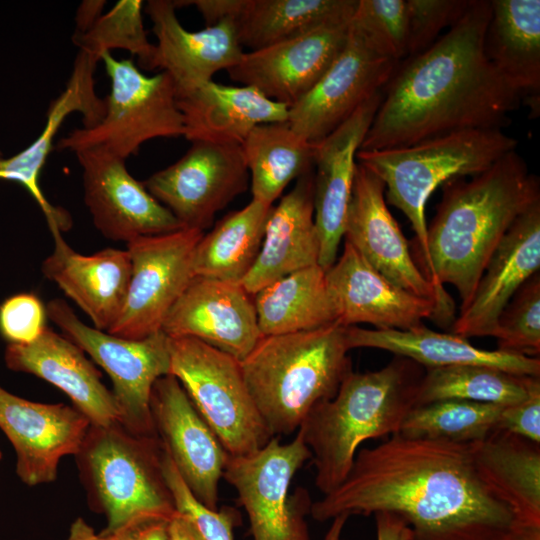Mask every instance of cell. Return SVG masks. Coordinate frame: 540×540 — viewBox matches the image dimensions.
Listing matches in <instances>:
<instances>
[{"label":"cell","instance_id":"1","mask_svg":"<svg viewBox=\"0 0 540 540\" xmlns=\"http://www.w3.org/2000/svg\"><path fill=\"white\" fill-rule=\"evenodd\" d=\"M379 512L400 517L414 540H502L515 523L478 476L471 443L400 433L360 449L345 480L310 508L319 522Z\"/></svg>","mask_w":540,"mask_h":540},{"label":"cell","instance_id":"2","mask_svg":"<svg viewBox=\"0 0 540 540\" xmlns=\"http://www.w3.org/2000/svg\"><path fill=\"white\" fill-rule=\"evenodd\" d=\"M490 14V0H471L440 39L398 63L359 150L402 148L509 125L523 97L484 53Z\"/></svg>","mask_w":540,"mask_h":540},{"label":"cell","instance_id":"3","mask_svg":"<svg viewBox=\"0 0 540 540\" xmlns=\"http://www.w3.org/2000/svg\"><path fill=\"white\" fill-rule=\"evenodd\" d=\"M442 185L443 195L427 226L428 280L442 294L451 284L470 303L493 252L514 221L540 201L539 178L510 151L470 180Z\"/></svg>","mask_w":540,"mask_h":540},{"label":"cell","instance_id":"4","mask_svg":"<svg viewBox=\"0 0 540 540\" xmlns=\"http://www.w3.org/2000/svg\"><path fill=\"white\" fill-rule=\"evenodd\" d=\"M421 367L395 356L379 370L351 371L331 399L308 413L296 432L311 452L315 486L323 495L345 480L364 441L400 432L416 406Z\"/></svg>","mask_w":540,"mask_h":540},{"label":"cell","instance_id":"5","mask_svg":"<svg viewBox=\"0 0 540 540\" xmlns=\"http://www.w3.org/2000/svg\"><path fill=\"white\" fill-rule=\"evenodd\" d=\"M346 327L263 336L240 361L251 398L274 437L296 432L308 413L331 399L352 371Z\"/></svg>","mask_w":540,"mask_h":540},{"label":"cell","instance_id":"6","mask_svg":"<svg viewBox=\"0 0 540 540\" xmlns=\"http://www.w3.org/2000/svg\"><path fill=\"white\" fill-rule=\"evenodd\" d=\"M164 448L157 436H139L120 423L90 425L74 456L91 507L107 520L104 535L176 513L162 470Z\"/></svg>","mask_w":540,"mask_h":540},{"label":"cell","instance_id":"7","mask_svg":"<svg viewBox=\"0 0 540 540\" xmlns=\"http://www.w3.org/2000/svg\"><path fill=\"white\" fill-rule=\"evenodd\" d=\"M517 139L502 129L454 132L393 149L359 150L357 163L375 174L387 201L401 210L415 232L420 270L428 279L429 254L425 207L434 190L457 178L475 176L516 149Z\"/></svg>","mask_w":540,"mask_h":540},{"label":"cell","instance_id":"8","mask_svg":"<svg viewBox=\"0 0 540 540\" xmlns=\"http://www.w3.org/2000/svg\"><path fill=\"white\" fill-rule=\"evenodd\" d=\"M101 60L111 83L105 115L96 125L61 138L58 150L102 147L126 160L149 140L184 135L176 88L166 72L148 76L133 60L116 59L110 52Z\"/></svg>","mask_w":540,"mask_h":540},{"label":"cell","instance_id":"9","mask_svg":"<svg viewBox=\"0 0 540 540\" xmlns=\"http://www.w3.org/2000/svg\"><path fill=\"white\" fill-rule=\"evenodd\" d=\"M171 371L230 457L253 454L274 437L246 386L240 361L200 340L169 338Z\"/></svg>","mask_w":540,"mask_h":540},{"label":"cell","instance_id":"10","mask_svg":"<svg viewBox=\"0 0 540 540\" xmlns=\"http://www.w3.org/2000/svg\"><path fill=\"white\" fill-rule=\"evenodd\" d=\"M47 317L110 377L120 424L139 436H157L150 408L155 382L170 374L169 337L162 331L126 339L84 324L61 299L46 306Z\"/></svg>","mask_w":540,"mask_h":540},{"label":"cell","instance_id":"11","mask_svg":"<svg viewBox=\"0 0 540 540\" xmlns=\"http://www.w3.org/2000/svg\"><path fill=\"white\" fill-rule=\"evenodd\" d=\"M309 459L311 452L297 432L288 443L273 437L253 454L229 456L223 478L246 511L253 540H312L306 522L310 495L304 488L289 493L293 477Z\"/></svg>","mask_w":540,"mask_h":540},{"label":"cell","instance_id":"12","mask_svg":"<svg viewBox=\"0 0 540 540\" xmlns=\"http://www.w3.org/2000/svg\"><path fill=\"white\" fill-rule=\"evenodd\" d=\"M202 235V231L181 228L126 243L130 280L121 313L108 333L137 340L161 330L194 277L193 254Z\"/></svg>","mask_w":540,"mask_h":540},{"label":"cell","instance_id":"13","mask_svg":"<svg viewBox=\"0 0 540 540\" xmlns=\"http://www.w3.org/2000/svg\"><path fill=\"white\" fill-rule=\"evenodd\" d=\"M249 181L240 144L193 141L179 160L143 184L183 228L203 232L220 210L247 190Z\"/></svg>","mask_w":540,"mask_h":540},{"label":"cell","instance_id":"14","mask_svg":"<svg viewBox=\"0 0 540 540\" xmlns=\"http://www.w3.org/2000/svg\"><path fill=\"white\" fill-rule=\"evenodd\" d=\"M384 183L357 163L347 210L344 236L380 274L399 288L439 306L440 323L454 319V305L425 277L409 249V243L390 213Z\"/></svg>","mask_w":540,"mask_h":540},{"label":"cell","instance_id":"15","mask_svg":"<svg viewBox=\"0 0 540 540\" xmlns=\"http://www.w3.org/2000/svg\"><path fill=\"white\" fill-rule=\"evenodd\" d=\"M398 63L377 53L350 22L344 48L313 88L289 107L287 122L310 143L320 142L384 87Z\"/></svg>","mask_w":540,"mask_h":540},{"label":"cell","instance_id":"16","mask_svg":"<svg viewBox=\"0 0 540 540\" xmlns=\"http://www.w3.org/2000/svg\"><path fill=\"white\" fill-rule=\"evenodd\" d=\"M82 168L84 202L107 239L130 242L183 228L173 214L135 179L126 160L102 147L74 152Z\"/></svg>","mask_w":540,"mask_h":540},{"label":"cell","instance_id":"17","mask_svg":"<svg viewBox=\"0 0 540 540\" xmlns=\"http://www.w3.org/2000/svg\"><path fill=\"white\" fill-rule=\"evenodd\" d=\"M155 432L194 497L218 509L219 481L229 455L178 379L159 378L151 392Z\"/></svg>","mask_w":540,"mask_h":540},{"label":"cell","instance_id":"18","mask_svg":"<svg viewBox=\"0 0 540 540\" xmlns=\"http://www.w3.org/2000/svg\"><path fill=\"white\" fill-rule=\"evenodd\" d=\"M91 423L76 407L39 403L0 386V429L16 453V474L33 487L56 480L61 459L75 456Z\"/></svg>","mask_w":540,"mask_h":540},{"label":"cell","instance_id":"19","mask_svg":"<svg viewBox=\"0 0 540 540\" xmlns=\"http://www.w3.org/2000/svg\"><path fill=\"white\" fill-rule=\"evenodd\" d=\"M169 338L189 337L242 361L263 337L253 295L240 283L194 276L164 319Z\"/></svg>","mask_w":540,"mask_h":540},{"label":"cell","instance_id":"20","mask_svg":"<svg viewBox=\"0 0 540 540\" xmlns=\"http://www.w3.org/2000/svg\"><path fill=\"white\" fill-rule=\"evenodd\" d=\"M350 22L323 26L244 52L240 61L227 70L229 77L291 107L313 88L338 57L347 41Z\"/></svg>","mask_w":540,"mask_h":540},{"label":"cell","instance_id":"21","mask_svg":"<svg viewBox=\"0 0 540 540\" xmlns=\"http://www.w3.org/2000/svg\"><path fill=\"white\" fill-rule=\"evenodd\" d=\"M325 278L337 322L344 327L369 323L376 329L409 330L423 325L424 319L440 322L435 301L394 285L347 242Z\"/></svg>","mask_w":540,"mask_h":540},{"label":"cell","instance_id":"22","mask_svg":"<svg viewBox=\"0 0 540 540\" xmlns=\"http://www.w3.org/2000/svg\"><path fill=\"white\" fill-rule=\"evenodd\" d=\"M382 97L381 89L332 133L314 144V222L320 243L318 264L325 271L337 259L352 193L356 154Z\"/></svg>","mask_w":540,"mask_h":540},{"label":"cell","instance_id":"23","mask_svg":"<svg viewBox=\"0 0 540 540\" xmlns=\"http://www.w3.org/2000/svg\"><path fill=\"white\" fill-rule=\"evenodd\" d=\"M170 0H150L145 12L157 39L146 69H160L173 80L176 96L212 80L220 70H229L241 59V46L234 20L225 18L199 31H188Z\"/></svg>","mask_w":540,"mask_h":540},{"label":"cell","instance_id":"24","mask_svg":"<svg viewBox=\"0 0 540 540\" xmlns=\"http://www.w3.org/2000/svg\"><path fill=\"white\" fill-rule=\"evenodd\" d=\"M540 268V201L522 213L490 257L468 306L453 322L463 338L494 336L515 293Z\"/></svg>","mask_w":540,"mask_h":540},{"label":"cell","instance_id":"25","mask_svg":"<svg viewBox=\"0 0 540 540\" xmlns=\"http://www.w3.org/2000/svg\"><path fill=\"white\" fill-rule=\"evenodd\" d=\"M99 60L79 50L64 90L48 108L42 132L17 154L7 158L0 156V180L17 182L30 193L42 210L51 233L68 230L72 221L65 210L46 199L39 176L53 149L54 138L68 115L81 113L84 128L96 125L105 115V99L99 98L95 91L94 72Z\"/></svg>","mask_w":540,"mask_h":540},{"label":"cell","instance_id":"26","mask_svg":"<svg viewBox=\"0 0 540 540\" xmlns=\"http://www.w3.org/2000/svg\"><path fill=\"white\" fill-rule=\"evenodd\" d=\"M4 361L10 370L37 376L64 392L91 425L120 423L112 391L85 353L64 335L47 327L30 344H8Z\"/></svg>","mask_w":540,"mask_h":540},{"label":"cell","instance_id":"27","mask_svg":"<svg viewBox=\"0 0 540 540\" xmlns=\"http://www.w3.org/2000/svg\"><path fill=\"white\" fill-rule=\"evenodd\" d=\"M52 235L54 249L42 262L43 275L77 304L94 328L107 332L126 298L131 274L128 251L105 248L83 255L66 243L62 233Z\"/></svg>","mask_w":540,"mask_h":540},{"label":"cell","instance_id":"28","mask_svg":"<svg viewBox=\"0 0 540 540\" xmlns=\"http://www.w3.org/2000/svg\"><path fill=\"white\" fill-rule=\"evenodd\" d=\"M313 170L299 177L293 189L272 206L258 257L241 281L251 295L286 275L319 265Z\"/></svg>","mask_w":540,"mask_h":540},{"label":"cell","instance_id":"29","mask_svg":"<svg viewBox=\"0 0 540 540\" xmlns=\"http://www.w3.org/2000/svg\"><path fill=\"white\" fill-rule=\"evenodd\" d=\"M184 137L190 142L242 144L257 125L284 122L289 107L268 99L250 86H230L213 80L177 95Z\"/></svg>","mask_w":540,"mask_h":540},{"label":"cell","instance_id":"30","mask_svg":"<svg viewBox=\"0 0 540 540\" xmlns=\"http://www.w3.org/2000/svg\"><path fill=\"white\" fill-rule=\"evenodd\" d=\"M349 350L375 348L412 360L420 366L438 368L456 365H486L521 375L540 377V359L502 350L475 347L456 334L440 333L424 325L409 329H345Z\"/></svg>","mask_w":540,"mask_h":540},{"label":"cell","instance_id":"31","mask_svg":"<svg viewBox=\"0 0 540 540\" xmlns=\"http://www.w3.org/2000/svg\"><path fill=\"white\" fill-rule=\"evenodd\" d=\"M471 446L478 476L515 521L540 525V444L496 429Z\"/></svg>","mask_w":540,"mask_h":540},{"label":"cell","instance_id":"32","mask_svg":"<svg viewBox=\"0 0 540 540\" xmlns=\"http://www.w3.org/2000/svg\"><path fill=\"white\" fill-rule=\"evenodd\" d=\"M483 48L487 59L522 95L539 107L540 1L490 0Z\"/></svg>","mask_w":540,"mask_h":540},{"label":"cell","instance_id":"33","mask_svg":"<svg viewBox=\"0 0 540 540\" xmlns=\"http://www.w3.org/2000/svg\"><path fill=\"white\" fill-rule=\"evenodd\" d=\"M357 5L358 0H238L233 20L241 46L254 51L348 23Z\"/></svg>","mask_w":540,"mask_h":540},{"label":"cell","instance_id":"34","mask_svg":"<svg viewBox=\"0 0 540 540\" xmlns=\"http://www.w3.org/2000/svg\"><path fill=\"white\" fill-rule=\"evenodd\" d=\"M253 300L262 336L309 331L337 322L325 270L319 265L270 283Z\"/></svg>","mask_w":540,"mask_h":540},{"label":"cell","instance_id":"35","mask_svg":"<svg viewBox=\"0 0 540 540\" xmlns=\"http://www.w3.org/2000/svg\"><path fill=\"white\" fill-rule=\"evenodd\" d=\"M272 206L252 199L203 234L193 254L194 276L241 284L260 252Z\"/></svg>","mask_w":540,"mask_h":540},{"label":"cell","instance_id":"36","mask_svg":"<svg viewBox=\"0 0 540 540\" xmlns=\"http://www.w3.org/2000/svg\"><path fill=\"white\" fill-rule=\"evenodd\" d=\"M254 200L273 205L292 180L314 168V144L287 121L255 126L241 144Z\"/></svg>","mask_w":540,"mask_h":540},{"label":"cell","instance_id":"37","mask_svg":"<svg viewBox=\"0 0 540 540\" xmlns=\"http://www.w3.org/2000/svg\"><path fill=\"white\" fill-rule=\"evenodd\" d=\"M535 378L477 364L427 368L418 385L416 406L449 399L508 406L526 397Z\"/></svg>","mask_w":540,"mask_h":540},{"label":"cell","instance_id":"38","mask_svg":"<svg viewBox=\"0 0 540 540\" xmlns=\"http://www.w3.org/2000/svg\"><path fill=\"white\" fill-rule=\"evenodd\" d=\"M504 406L466 400H440L415 406L400 434L409 437L474 443L496 430Z\"/></svg>","mask_w":540,"mask_h":540},{"label":"cell","instance_id":"39","mask_svg":"<svg viewBox=\"0 0 540 540\" xmlns=\"http://www.w3.org/2000/svg\"><path fill=\"white\" fill-rule=\"evenodd\" d=\"M143 1L120 0L102 14L84 33H74L73 41L79 47L101 60L112 49H125L136 55L141 67L146 68L154 44L148 41L142 19Z\"/></svg>","mask_w":540,"mask_h":540},{"label":"cell","instance_id":"40","mask_svg":"<svg viewBox=\"0 0 540 540\" xmlns=\"http://www.w3.org/2000/svg\"><path fill=\"white\" fill-rule=\"evenodd\" d=\"M498 350L538 357L540 353V275L515 293L499 316L494 333Z\"/></svg>","mask_w":540,"mask_h":540},{"label":"cell","instance_id":"41","mask_svg":"<svg viewBox=\"0 0 540 540\" xmlns=\"http://www.w3.org/2000/svg\"><path fill=\"white\" fill-rule=\"evenodd\" d=\"M351 25L380 55L397 62L406 58V0H358Z\"/></svg>","mask_w":540,"mask_h":540},{"label":"cell","instance_id":"42","mask_svg":"<svg viewBox=\"0 0 540 540\" xmlns=\"http://www.w3.org/2000/svg\"><path fill=\"white\" fill-rule=\"evenodd\" d=\"M162 470L176 511L194 528L201 540H234L233 529L239 514L233 508L212 510L199 502L182 480L164 450Z\"/></svg>","mask_w":540,"mask_h":540},{"label":"cell","instance_id":"43","mask_svg":"<svg viewBox=\"0 0 540 540\" xmlns=\"http://www.w3.org/2000/svg\"><path fill=\"white\" fill-rule=\"evenodd\" d=\"M470 2L471 0H406V58L428 49L444 28H450L463 16Z\"/></svg>","mask_w":540,"mask_h":540},{"label":"cell","instance_id":"44","mask_svg":"<svg viewBox=\"0 0 540 540\" xmlns=\"http://www.w3.org/2000/svg\"><path fill=\"white\" fill-rule=\"evenodd\" d=\"M46 317V307L37 295H13L0 305V334L8 344H30L47 328Z\"/></svg>","mask_w":540,"mask_h":540},{"label":"cell","instance_id":"45","mask_svg":"<svg viewBox=\"0 0 540 540\" xmlns=\"http://www.w3.org/2000/svg\"><path fill=\"white\" fill-rule=\"evenodd\" d=\"M496 429L540 444V377L532 381L523 400L503 407Z\"/></svg>","mask_w":540,"mask_h":540},{"label":"cell","instance_id":"46","mask_svg":"<svg viewBox=\"0 0 540 540\" xmlns=\"http://www.w3.org/2000/svg\"><path fill=\"white\" fill-rule=\"evenodd\" d=\"M377 540H411L410 527L397 515L388 512L374 514Z\"/></svg>","mask_w":540,"mask_h":540},{"label":"cell","instance_id":"47","mask_svg":"<svg viewBox=\"0 0 540 540\" xmlns=\"http://www.w3.org/2000/svg\"><path fill=\"white\" fill-rule=\"evenodd\" d=\"M117 540H169L168 522L152 521L111 535Z\"/></svg>","mask_w":540,"mask_h":540},{"label":"cell","instance_id":"48","mask_svg":"<svg viewBox=\"0 0 540 540\" xmlns=\"http://www.w3.org/2000/svg\"><path fill=\"white\" fill-rule=\"evenodd\" d=\"M105 1H83L76 12L75 33L86 32L95 21L103 14Z\"/></svg>","mask_w":540,"mask_h":540},{"label":"cell","instance_id":"49","mask_svg":"<svg viewBox=\"0 0 540 540\" xmlns=\"http://www.w3.org/2000/svg\"><path fill=\"white\" fill-rule=\"evenodd\" d=\"M63 540H117L114 536L97 533L83 518L77 517Z\"/></svg>","mask_w":540,"mask_h":540},{"label":"cell","instance_id":"50","mask_svg":"<svg viewBox=\"0 0 540 540\" xmlns=\"http://www.w3.org/2000/svg\"><path fill=\"white\" fill-rule=\"evenodd\" d=\"M169 540H201L192 525L177 511L168 522Z\"/></svg>","mask_w":540,"mask_h":540},{"label":"cell","instance_id":"51","mask_svg":"<svg viewBox=\"0 0 540 540\" xmlns=\"http://www.w3.org/2000/svg\"><path fill=\"white\" fill-rule=\"evenodd\" d=\"M502 540H540V525L516 522Z\"/></svg>","mask_w":540,"mask_h":540},{"label":"cell","instance_id":"52","mask_svg":"<svg viewBox=\"0 0 540 540\" xmlns=\"http://www.w3.org/2000/svg\"><path fill=\"white\" fill-rule=\"evenodd\" d=\"M348 518L349 516L345 514L334 517L323 540H341L342 533Z\"/></svg>","mask_w":540,"mask_h":540},{"label":"cell","instance_id":"53","mask_svg":"<svg viewBox=\"0 0 540 540\" xmlns=\"http://www.w3.org/2000/svg\"><path fill=\"white\" fill-rule=\"evenodd\" d=\"M1 457H2V454H1V451H0V459H1Z\"/></svg>","mask_w":540,"mask_h":540},{"label":"cell","instance_id":"54","mask_svg":"<svg viewBox=\"0 0 540 540\" xmlns=\"http://www.w3.org/2000/svg\"><path fill=\"white\" fill-rule=\"evenodd\" d=\"M411 540H414V539H411Z\"/></svg>","mask_w":540,"mask_h":540},{"label":"cell","instance_id":"55","mask_svg":"<svg viewBox=\"0 0 540 540\" xmlns=\"http://www.w3.org/2000/svg\"><path fill=\"white\" fill-rule=\"evenodd\" d=\"M0 156H1V153H0Z\"/></svg>","mask_w":540,"mask_h":540}]
</instances>
